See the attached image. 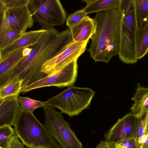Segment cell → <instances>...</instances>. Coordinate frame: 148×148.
<instances>
[{
	"instance_id": "obj_6",
	"label": "cell",
	"mask_w": 148,
	"mask_h": 148,
	"mask_svg": "<svg viewBox=\"0 0 148 148\" xmlns=\"http://www.w3.org/2000/svg\"><path fill=\"white\" fill-rule=\"evenodd\" d=\"M137 29L134 0H131L124 14L121 15L120 25V43L118 56L120 60L127 64L137 62L135 40Z\"/></svg>"
},
{
	"instance_id": "obj_37",
	"label": "cell",
	"mask_w": 148,
	"mask_h": 148,
	"mask_svg": "<svg viewBox=\"0 0 148 148\" xmlns=\"http://www.w3.org/2000/svg\"><path fill=\"white\" fill-rule=\"evenodd\" d=\"M4 99H3L2 98H1L0 97V105L1 104L2 102H3Z\"/></svg>"
},
{
	"instance_id": "obj_3",
	"label": "cell",
	"mask_w": 148,
	"mask_h": 148,
	"mask_svg": "<svg viewBox=\"0 0 148 148\" xmlns=\"http://www.w3.org/2000/svg\"><path fill=\"white\" fill-rule=\"evenodd\" d=\"M13 125L16 135L27 148H50L52 137L32 113L21 108Z\"/></svg>"
},
{
	"instance_id": "obj_7",
	"label": "cell",
	"mask_w": 148,
	"mask_h": 148,
	"mask_svg": "<svg viewBox=\"0 0 148 148\" xmlns=\"http://www.w3.org/2000/svg\"><path fill=\"white\" fill-rule=\"evenodd\" d=\"M28 7L34 20L43 29L62 26L66 14L59 0H30Z\"/></svg>"
},
{
	"instance_id": "obj_8",
	"label": "cell",
	"mask_w": 148,
	"mask_h": 148,
	"mask_svg": "<svg viewBox=\"0 0 148 148\" xmlns=\"http://www.w3.org/2000/svg\"><path fill=\"white\" fill-rule=\"evenodd\" d=\"M77 60L74 61L60 70L21 88L20 92L25 93L42 87L55 86L62 88L74 85L78 73Z\"/></svg>"
},
{
	"instance_id": "obj_11",
	"label": "cell",
	"mask_w": 148,
	"mask_h": 148,
	"mask_svg": "<svg viewBox=\"0 0 148 148\" xmlns=\"http://www.w3.org/2000/svg\"><path fill=\"white\" fill-rule=\"evenodd\" d=\"M137 120L132 113L119 119L105 134L106 140L115 143L135 137Z\"/></svg>"
},
{
	"instance_id": "obj_25",
	"label": "cell",
	"mask_w": 148,
	"mask_h": 148,
	"mask_svg": "<svg viewBox=\"0 0 148 148\" xmlns=\"http://www.w3.org/2000/svg\"><path fill=\"white\" fill-rule=\"evenodd\" d=\"M87 15L83 9L76 10L67 17L66 24L69 28L80 21L87 16Z\"/></svg>"
},
{
	"instance_id": "obj_12",
	"label": "cell",
	"mask_w": 148,
	"mask_h": 148,
	"mask_svg": "<svg viewBox=\"0 0 148 148\" xmlns=\"http://www.w3.org/2000/svg\"><path fill=\"white\" fill-rule=\"evenodd\" d=\"M46 31L47 29H42L22 34L20 37L13 43L0 50V59L16 51L35 46L39 42Z\"/></svg>"
},
{
	"instance_id": "obj_20",
	"label": "cell",
	"mask_w": 148,
	"mask_h": 148,
	"mask_svg": "<svg viewBox=\"0 0 148 148\" xmlns=\"http://www.w3.org/2000/svg\"><path fill=\"white\" fill-rule=\"evenodd\" d=\"M22 81L12 80L0 87V97L3 99L13 96H19Z\"/></svg>"
},
{
	"instance_id": "obj_34",
	"label": "cell",
	"mask_w": 148,
	"mask_h": 148,
	"mask_svg": "<svg viewBox=\"0 0 148 148\" xmlns=\"http://www.w3.org/2000/svg\"><path fill=\"white\" fill-rule=\"evenodd\" d=\"M50 148H62L56 140L52 138V145Z\"/></svg>"
},
{
	"instance_id": "obj_4",
	"label": "cell",
	"mask_w": 148,
	"mask_h": 148,
	"mask_svg": "<svg viewBox=\"0 0 148 148\" xmlns=\"http://www.w3.org/2000/svg\"><path fill=\"white\" fill-rule=\"evenodd\" d=\"M95 94L91 88L73 85L44 103L45 105L58 108L62 113L72 117L78 115L88 108Z\"/></svg>"
},
{
	"instance_id": "obj_32",
	"label": "cell",
	"mask_w": 148,
	"mask_h": 148,
	"mask_svg": "<svg viewBox=\"0 0 148 148\" xmlns=\"http://www.w3.org/2000/svg\"><path fill=\"white\" fill-rule=\"evenodd\" d=\"M147 138H148V134H143L139 137L137 140L140 147Z\"/></svg>"
},
{
	"instance_id": "obj_28",
	"label": "cell",
	"mask_w": 148,
	"mask_h": 148,
	"mask_svg": "<svg viewBox=\"0 0 148 148\" xmlns=\"http://www.w3.org/2000/svg\"><path fill=\"white\" fill-rule=\"evenodd\" d=\"M131 0H119V2L117 10L121 15L124 13L127 10Z\"/></svg>"
},
{
	"instance_id": "obj_29",
	"label": "cell",
	"mask_w": 148,
	"mask_h": 148,
	"mask_svg": "<svg viewBox=\"0 0 148 148\" xmlns=\"http://www.w3.org/2000/svg\"><path fill=\"white\" fill-rule=\"evenodd\" d=\"M10 148H24V145L19 140L16 136L12 138Z\"/></svg>"
},
{
	"instance_id": "obj_14",
	"label": "cell",
	"mask_w": 148,
	"mask_h": 148,
	"mask_svg": "<svg viewBox=\"0 0 148 148\" xmlns=\"http://www.w3.org/2000/svg\"><path fill=\"white\" fill-rule=\"evenodd\" d=\"M23 49L12 52L0 59V87L9 79L19 63L25 57Z\"/></svg>"
},
{
	"instance_id": "obj_15",
	"label": "cell",
	"mask_w": 148,
	"mask_h": 148,
	"mask_svg": "<svg viewBox=\"0 0 148 148\" xmlns=\"http://www.w3.org/2000/svg\"><path fill=\"white\" fill-rule=\"evenodd\" d=\"M69 29L72 41L85 42L89 41L95 33L96 25L93 19L87 16Z\"/></svg>"
},
{
	"instance_id": "obj_16",
	"label": "cell",
	"mask_w": 148,
	"mask_h": 148,
	"mask_svg": "<svg viewBox=\"0 0 148 148\" xmlns=\"http://www.w3.org/2000/svg\"><path fill=\"white\" fill-rule=\"evenodd\" d=\"M131 99L134 103L130 109L137 118L148 111V88L141 87L138 83L136 92Z\"/></svg>"
},
{
	"instance_id": "obj_24",
	"label": "cell",
	"mask_w": 148,
	"mask_h": 148,
	"mask_svg": "<svg viewBox=\"0 0 148 148\" xmlns=\"http://www.w3.org/2000/svg\"><path fill=\"white\" fill-rule=\"evenodd\" d=\"M148 134V111L137 118L135 137L137 140L141 135Z\"/></svg>"
},
{
	"instance_id": "obj_22",
	"label": "cell",
	"mask_w": 148,
	"mask_h": 148,
	"mask_svg": "<svg viewBox=\"0 0 148 148\" xmlns=\"http://www.w3.org/2000/svg\"><path fill=\"white\" fill-rule=\"evenodd\" d=\"M16 134L14 128L10 125L0 127V148H10L13 138Z\"/></svg>"
},
{
	"instance_id": "obj_5",
	"label": "cell",
	"mask_w": 148,
	"mask_h": 148,
	"mask_svg": "<svg viewBox=\"0 0 148 148\" xmlns=\"http://www.w3.org/2000/svg\"><path fill=\"white\" fill-rule=\"evenodd\" d=\"M42 107L44 125L50 135L62 148H84L82 143L61 112L47 106Z\"/></svg>"
},
{
	"instance_id": "obj_23",
	"label": "cell",
	"mask_w": 148,
	"mask_h": 148,
	"mask_svg": "<svg viewBox=\"0 0 148 148\" xmlns=\"http://www.w3.org/2000/svg\"><path fill=\"white\" fill-rule=\"evenodd\" d=\"M18 99L21 109L24 111L32 113H33L36 109L45 106L44 102L29 97L19 96Z\"/></svg>"
},
{
	"instance_id": "obj_31",
	"label": "cell",
	"mask_w": 148,
	"mask_h": 148,
	"mask_svg": "<svg viewBox=\"0 0 148 148\" xmlns=\"http://www.w3.org/2000/svg\"><path fill=\"white\" fill-rule=\"evenodd\" d=\"M5 10L4 4L2 0H0V28L2 24L4 12Z\"/></svg>"
},
{
	"instance_id": "obj_17",
	"label": "cell",
	"mask_w": 148,
	"mask_h": 148,
	"mask_svg": "<svg viewBox=\"0 0 148 148\" xmlns=\"http://www.w3.org/2000/svg\"><path fill=\"white\" fill-rule=\"evenodd\" d=\"M86 6L83 10L87 14L117 9L119 0H83Z\"/></svg>"
},
{
	"instance_id": "obj_18",
	"label": "cell",
	"mask_w": 148,
	"mask_h": 148,
	"mask_svg": "<svg viewBox=\"0 0 148 148\" xmlns=\"http://www.w3.org/2000/svg\"><path fill=\"white\" fill-rule=\"evenodd\" d=\"M135 49L137 59L145 56L148 51V25L141 29H137L136 34Z\"/></svg>"
},
{
	"instance_id": "obj_26",
	"label": "cell",
	"mask_w": 148,
	"mask_h": 148,
	"mask_svg": "<svg viewBox=\"0 0 148 148\" xmlns=\"http://www.w3.org/2000/svg\"><path fill=\"white\" fill-rule=\"evenodd\" d=\"M5 9L28 6L30 0H2Z\"/></svg>"
},
{
	"instance_id": "obj_10",
	"label": "cell",
	"mask_w": 148,
	"mask_h": 148,
	"mask_svg": "<svg viewBox=\"0 0 148 148\" xmlns=\"http://www.w3.org/2000/svg\"><path fill=\"white\" fill-rule=\"evenodd\" d=\"M34 19L28 6L6 9L0 28V32L8 29L21 34L32 27Z\"/></svg>"
},
{
	"instance_id": "obj_2",
	"label": "cell",
	"mask_w": 148,
	"mask_h": 148,
	"mask_svg": "<svg viewBox=\"0 0 148 148\" xmlns=\"http://www.w3.org/2000/svg\"><path fill=\"white\" fill-rule=\"evenodd\" d=\"M121 17L116 9L96 13L93 18L95 32L90 38L91 43L87 49L95 62L108 63L118 55Z\"/></svg>"
},
{
	"instance_id": "obj_13",
	"label": "cell",
	"mask_w": 148,
	"mask_h": 148,
	"mask_svg": "<svg viewBox=\"0 0 148 148\" xmlns=\"http://www.w3.org/2000/svg\"><path fill=\"white\" fill-rule=\"evenodd\" d=\"M19 96L7 97L0 105V127L13 125L21 108L18 101Z\"/></svg>"
},
{
	"instance_id": "obj_33",
	"label": "cell",
	"mask_w": 148,
	"mask_h": 148,
	"mask_svg": "<svg viewBox=\"0 0 148 148\" xmlns=\"http://www.w3.org/2000/svg\"><path fill=\"white\" fill-rule=\"evenodd\" d=\"M33 48L26 47L23 49V56L26 57L28 56L32 50Z\"/></svg>"
},
{
	"instance_id": "obj_35",
	"label": "cell",
	"mask_w": 148,
	"mask_h": 148,
	"mask_svg": "<svg viewBox=\"0 0 148 148\" xmlns=\"http://www.w3.org/2000/svg\"><path fill=\"white\" fill-rule=\"evenodd\" d=\"M140 148H148V138H147L145 141L141 145Z\"/></svg>"
},
{
	"instance_id": "obj_27",
	"label": "cell",
	"mask_w": 148,
	"mask_h": 148,
	"mask_svg": "<svg viewBox=\"0 0 148 148\" xmlns=\"http://www.w3.org/2000/svg\"><path fill=\"white\" fill-rule=\"evenodd\" d=\"M115 143L125 148H140L137 140L134 137Z\"/></svg>"
},
{
	"instance_id": "obj_36",
	"label": "cell",
	"mask_w": 148,
	"mask_h": 148,
	"mask_svg": "<svg viewBox=\"0 0 148 148\" xmlns=\"http://www.w3.org/2000/svg\"><path fill=\"white\" fill-rule=\"evenodd\" d=\"M116 145V148H125L118 145L115 143Z\"/></svg>"
},
{
	"instance_id": "obj_30",
	"label": "cell",
	"mask_w": 148,
	"mask_h": 148,
	"mask_svg": "<svg viewBox=\"0 0 148 148\" xmlns=\"http://www.w3.org/2000/svg\"><path fill=\"white\" fill-rule=\"evenodd\" d=\"M96 148H116V145L115 143L102 141L97 145Z\"/></svg>"
},
{
	"instance_id": "obj_19",
	"label": "cell",
	"mask_w": 148,
	"mask_h": 148,
	"mask_svg": "<svg viewBox=\"0 0 148 148\" xmlns=\"http://www.w3.org/2000/svg\"><path fill=\"white\" fill-rule=\"evenodd\" d=\"M137 29H141L148 25V0H134Z\"/></svg>"
},
{
	"instance_id": "obj_9",
	"label": "cell",
	"mask_w": 148,
	"mask_h": 148,
	"mask_svg": "<svg viewBox=\"0 0 148 148\" xmlns=\"http://www.w3.org/2000/svg\"><path fill=\"white\" fill-rule=\"evenodd\" d=\"M89 41H72L62 51L46 61L41 71L46 75L63 68L72 62L77 60L85 51Z\"/></svg>"
},
{
	"instance_id": "obj_1",
	"label": "cell",
	"mask_w": 148,
	"mask_h": 148,
	"mask_svg": "<svg viewBox=\"0 0 148 148\" xmlns=\"http://www.w3.org/2000/svg\"><path fill=\"white\" fill-rule=\"evenodd\" d=\"M72 40L69 29L60 32L53 27L47 29L29 54L16 67L9 80H22V88L44 77L46 75L41 71L44 63L62 51Z\"/></svg>"
},
{
	"instance_id": "obj_21",
	"label": "cell",
	"mask_w": 148,
	"mask_h": 148,
	"mask_svg": "<svg viewBox=\"0 0 148 148\" xmlns=\"http://www.w3.org/2000/svg\"><path fill=\"white\" fill-rule=\"evenodd\" d=\"M22 34L12 30L5 29L0 32V50L10 45L18 39Z\"/></svg>"
}]
</instances>
